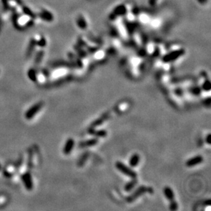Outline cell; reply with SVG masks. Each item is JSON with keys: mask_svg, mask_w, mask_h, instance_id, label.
<instances>
[{"mask_svg": "<svg viewBox=\"0 0 211 211\" xmlns=\"http://www.w3.org/2000/svg\"><path fill=\"white\" fill-rule=\"evenodd\" d=\"M140 160V155L137 153L133 154V155L131 156L130 159H129V162H128L129 166H130L131 168H135V167H137L138 165H139Z\"/></svg>", "mask_w": 211, "mask_h": 211, "instance_id": "obj_10", "label": "cell"}, {"mask_svg": "<svg viewBox=\"0 0 211 211\" xmlns=\"http://www.w3.org/2000/svg\"><path fill=\"white\" fill-rule=\"evenodd\" d=\"M191 92L193 94H198L201 92V88L197 87H195L193 88H192V89L191 90Z\"/></svg>", "mask_w": 211, "mask_h": 211, "instance_id": "obj_18", "label": "cell"}, {"mask_svg": "<svg viewBox=\"0 0 211 211\" xmlns=\"http://www.w3.org/2000/svg\"><path fill=\"white\" fill-rule=\"evenodd\" d=\"M116 168L119 170L122 174L128 176L131 178H137V172L132 169L131 168H129L127 165L124 164L121 161H117L116 163Z\"/></svg>", "mask_w": 211, "mask_h": 211, "instance_id": "obj_1", "label": "cell"}, {"mask_svg": "<svg viewBox=\"0 0 211 211\" xmlns=\"http://www.w3.org/2000/svg\"><path fill=\"white\" fill-rule=\"evenodd\" d=\"M87 158H88V153L87 152L84 153L83 155L81 156V157L79 159V160L78 165L79 166H83L85 164V163H86Z\"/></svg>", "mask_w": 211, "mask_h": 211, "instance_id": "obj_16", "label": "cell"}, {"mask_svg": "<svg viewBox=\"0 0 211 211\" xmlns=\"http://www.w3.org/2000/svg\"><path fill=\"white\" fill-rule=\"evenodd\" d=\"M1 168H2V167H1V165H0V169H1Z\"/></svg>", "mask_w": 211, "mask_h": 211, "instance_id": "obj_22", "label": "cell"}, {"mask_svg": "<svg viewBox=\"0 0 211 211\" xmlns=\"http://www.w3.org/2000/svg\"><path fill=\"white\" fill-rule=\"evenodd\" d=\"M21 181L23 182L24 187L28 191H31L33 189L34 183L31 175L30 172H26L21 176Z\"/></svg>", "mask_w": 211, "mask_h": 211, "instance_id": "obj_5", "label": "cell"}, {"mask_svg": "<svg viewBox=\"0 0 211 211\" xmlns=\"http://www.w3.org/2000/svg\"><path fill=\"white\" fill-rule=\"evenodd\" d=\"M163 193H164L165 197L169 201L174 200V198H175L174 193L172 189V188H170L169 187H165L164 188V189H163Z\"/></svg>", "mask_w": 211, "mask_h": 211, "instance_id": "obj_11", "label": "cell"}, {"mask_svg": "<svg viewBox=\"0 0 211 211\" xmlns=\"http://www.w3.org/2000/svg\"><path fill=\"white\" fill-rule=\"evenodd\" d=\"M184 54H185V50L183 49L175 50V51H172L165 54L163 57L162 61L164 63H169V62H174L176 60V59H178L182 55H183Z\"/></svg>", "mask_w": 211, "mask_h": 211, "instance_id": "obj_2", "label": "cell"}, {"mask_svg": "<svg viewBox=\"0 0 211 211\" xmlns=\"http://www.w3.org/2000/svg\"><path fill=\"white\" fill-rule=\"evenodd\" d=\"M178 204L176 201H175L174 200H173V201H170V204H169V209L171 210H176L178 209Z\"/></svg>", "mask_w": 211, "mask_h": 211, "instance_id": "obj_17", "label": "cell"}, {"mask_svg": "<svg viewBox=\"0 0 211 211\" xmlns=\"http://www.w3.org/2000/svg\"><path fill=\"white\" fill-rule=\"evenodd\" d=\"M28 77H29L31 81H32L33 82H36L37 81V75L36 71L32 70V69L30 70V71L28 72Z\"/></svg>", "mask_w": 211, "mask_h": 211, "instance_id": "obj_15", "label": "cell"}, {"mask_svg": "<svg viewBox=\"0 0 211 211\" xmlns=\"http://www.w3.org/2000/svg\"><path fill=\"white\" fill-rule=\"evenodd\" d=\"M87 131L90 135H93V136L96 137L97 138L105 137L107 135H108V132H107L105 130H103V129L96 131L94 127H90L89 128H88Z\"/></svg>", "mask_w": 211, "mask_h": 211, "instance_id": "obj_8", "label": "cell"}, {"mask_svg": "<svg viewBox=\"0 0 211 211\" xmlns=\"http://www.w3.org/2000/svg\"><path fill=\"white\" fill-rule=\"evenodd\" d=\"M147 189H148V187H146V186H144V185L140 186V187H138L136 190H135L133 193L130 195V196H128L127 197V202H129V203L133 202V201L136 200L138 197H140L141 196H142L144 193L147 192Z\"/></svg>", "mask_w": 211, "mask_h": 211, "instance_id": "obj_4", "label": "cell"}, {"mask_svg": "<svg viewBox=\"0 0 211 211\" xmlns=\"http://www.w3.org/2000/svg\"><path fill=\"white\" fill-rule=\"evenodd\" d=\"M209 0H197V2L200 3V4H202V5H206L207 3L209 2Z\"/></svg>", "mask_w": 211, "mask_h": 211, "instance_id": "obj_20", "label": "cell"}, {"mask_svg": "<svg viewBox=\"0 0 211 211\" xmlns=\"http://www.w3.org/2000/svg\"><path fill=\"white\" fill-rule=\"evenodd\" d=\"M137 183H138V181L137 178H132L131 181L128 182L127 183L124 185V191L126 192L131 191L135 187V186L137 185Z\"/></svg>", "mask_w": 211, "mask_h": 211, "instance_id": "obj_12", "label": "cell"}, {"mask_svg": "<svg viewBox=\"0 0 211 211\" xmlns=\"http://www.w3.org/2000/svg\"><path fill=\"white\" fill-rule=\"evenodd\" d=\"M44 103L43 101H40L36 104H34V105L31 107L30 108L27 110V112L25 113V117L28 120H30L33 119V118L38 113H39L41 109L43 108Z\"/></svg>", "mask_w": 211, "mask_h": 211, "instance_id": "obj_3", "label": "cell"}, {"mask_svg": "<svg viewBox=\"0 0 211 211\" xmlns=\"http://www.w3.org/2000/svg\"><path fill=\"white\" fill-rule=\"evenodd\" d=\"M107 119H108V116H107V115H104L103 117H100V118L96 120H94L92 123L91 124L90 127H94V128H95L96 127H99V126H100L101 124H103V122H105Z\"/></svg>", "mask_w": 211, "mask_h": 211, "instance_id": "obj_13", "label": "cell"}, {"mask_svg": "<svg viewBox=\"0 0 211 211\" xmlns=\"http://www.w3.org/2000/svg\"><path fill=\"white\" fill-rule=\"evenodd\" d=\"M205 141L209 145L211 144V134L210 133H209L207 135V136L205 138Z\"/></svg>", "mask_w": 211, "mask_h": 211, "instance_id": "obj_19", "label": "cell"}, {"mask_svg": "<svg viewBox=\"0 0 211 211\" xmlns=\"http://www.w3.org/2000/svg\"><path fill=\"white\" fill-rule=\"evenodd\" d=\"M203 160L204 159L202 156L201 155H197L187 160V161L186 162V165H187L188 168H192V167L200 164V163L203 162Z\"/></svg>", "mask_w": 211, "mask_h": 211, "instance_id": "obj_7", "label": "cell"}, {"mask_svg": "<svg viewBox=\"0 0 211 211\" xmlns=\"http://www.w3.org/2000/svg\"><path fill=\"white\" fill-rule=\"evenodd\" d=\"M98 143L99 140L97 139V138H92V139L81 141L80 143H79V147L81 148L87 147H92L95 146V145H96Z\"/></svg>", "mask_w": 211, "mask_h": 211, "instance_id": "obj_9", "label": "cell"}, {"mask_svg": "<svg viewBox=\"0 0 211 211\" xmlns=\"http://www.w3.org/2000/svg\"><path fill=\"white\" fill-rule=\"evenodd\" d=\"M204 205L210 206V200H207V202H204Z\"/></svg>", "mask_w": 211, "mask_h": 211, "instance_id": "obj_21", "label": "cell"}, {"mask_svg": "<svg viewBox=\"0 0 211 211\" xmlns=\"http://www.w3.org/2000/svg\"><path fill=\"white\" fill-rule=\"evenodd\" d=\"M201 89H202L204 92H209L211 89V83L210 81L207 79L205 81H204V83H202V86H201Z\"/></svg>", "mask_w": 211, "mask_h": 211, "instance_id": "obj_14", "label": "cell"}, {"mask_svg": "<svg viewBox=\"0 0 211 211\" xmlns=\"http://www.w3.org/2000/svg\"><path fill=\"white\" fill-rule=\"evenodd\" d=\"M75 146V141L72 138H68L66 141L64 146L63 148V153L65 155H68L71 153L72 149Z\"/></svg>", "mask_w": 211, "mask_h": 211, "instance_id": "obj_6", "label": "cell"}]
</instances>
